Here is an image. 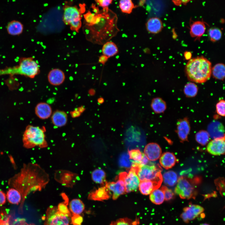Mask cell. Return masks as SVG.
<instances>
[{"label":"cell","instance_id":"cell-1","mask_svg":"<svg viewBox=\"0 0 225 225\" xmlns=\"http://www.w3.org/2000/svg\"><path fill=\"white\" fill-rule=\"evenodd\" d=\"M92 8L93 13L88 11L84 15L85 34L88 40L92 42L103 45L119 31L118 17L108 7L99 10L93 5Z\"/></svg>","mask_w":225,"mask_h":225},{"label":"cell","instance_id":"cell-2","mask_svg":"<svg viewBox=\"0 0 225 225\" xmlns=\"http://www.w3.org/2000/svg\"><path fill=\"white\" fill-rule=\"evenodd\" d=\"M49 181V175L44 170L37 164L31 163L25 165L9 183L19 191L24 200L30 192L44 188Z\"/></svg>","mask_w":225,"mask_h":225},{"label":"cell","instance_id":"cell-3","mask_svg":"<svg viewBox=\"0 0 225 225\" xmlns=\"http://www.w3.org/2000/svg\"><path fill=\"white\" fill-rule=\"evenodd\" d=\"M188 78L191 81L203 83L208 80L212 74L211 63L206 58L199 57L190 59L185 67Z\"/></svg>","mask_w":225,"mask_h":225},{"label":"cell","instance_id":"cell-4","mask_svg":"<svg viewBox=\"0 0 225 225\" xmlns=\"http://www.w3.org/2000/svg\"><path fill=\"white\" fill-rule=\"evenodd\" d=\"M44 127L28 125L26 128L22 135L23 147L27 149L38 147L45 148L48 146Z\"/></svg>","mask_w":225,"mask_h":225},{"label":"cell","instance_id":"cell-5","mask_svg":"<svg viewBox=\"0 0 225 225\" xmlns=\"http://www.w3.org/2000/svg\"><path fill=\"white\" fill-rule=\"evenodd\" d=\"M136 172L140 181H151L161 184L162 169L159 165L153 163L143 165L139 168L131 167Z\"/></svg>","mask_w":225,"mask_h":225},{"label":"cell","instance_id":"cell-6","mask_svg":"<svg viewBox=\"0 0 225 225\" xmlns=\"http://www.w3.org/2000/svg\"><path fill=\"white\" fill-rule=\"evenodd\" d=\"M62 20L70 29L78 32L82 26L81 10L76 6L65 5L63 7Z\"/></svg>","mask_w":225,"mask_h":225},{"label":"cell","instance_id":"cell-7","mask_svg":"<svg viewBox=\"0 0 225 225\" xmlns=\"http://www.w3.org/2000/svg\"><path fill=\"white\" fill-rule=\"evenodd\" d=\"M18 63L16 68L18 72L21 75L33 78L40 72L38 65L32 57H22Z\"/></svg>","mask_w":225,"mask_h":225},{"label":"cell","instance_id":"cell-8","mask_svg":"<svg viewBox=\"0 0 225 225\" xmlns=\"http://www.w3.org/2000/svg\"><path fill=\"white\" fill-rule=\"evenodd\" d=\"M192 180L184 176L179 177L175 189V192L182 199H189L194 198L196 192Z\"/></svg>","mask_w":225,"mask_h":225},{"label":"cell","instance_id":"cell-9","mask_svg":"<svg viewBox=\"0 0 225 225\" xmlns=\"http://www.w3.org/2000/svg\"><path fill=\"white\" fill-rule=\"evenodd\" d=\"M70 217L58 210L57 207L50 206L46 212L45 225H69Z\"/></svg>","mask_w":225,"mask_h":225},{"label":"cell","instance_id":"cell-10","mask_svg":"<svg viewBox=\"0 0 225 225\" xmlns=\"http://www.w3.org/2000/svg\"><path fill=\"white\" fill-rule=\"evenodd\" d=\"M118 178L123 181L125 192L127 193L137 190L140 183V180L137 174L131 168L128 173L126 172L120 173Z\"/></svg>","mask_w":225,"mask_h":225},{"label":"cell","instance_id":"cell-11","mask_svg":"<svg viewBox=\"0 0 225 225\" xmlns=\"http://www.w3.org/2000/svg\"><path fill=\"white\" fill-rule=\"evenodd\" d=\"M78 178V176L76 173L66 170H58L55 171L54 174L55 180L67 188L73 187Z\"/></svg>","mask_w":225,"mask_h":225},{"label":"cell","instance_id":"cell-12","mask_svg":"<svg viewBox=\"0 0 225 225\" xmlns=\"http://www.w3.org/2000/svg\"><path fill=\"white\" fill-rule=\"evenodd\" d=\"M225 137L213 139L208 144L207 151L213 155H220L225 153Z\"/></svg>","mask_w":225,"mask_h":225},{"label":"cell","instance_id":"cell-13","mask_svg":"<svg viewBox=\"0 0 225 225\" xmlns=\"http://www.w3.org/2000/svg\"><path fill=\"white\" fill-rule=\"evenodd\" d=\"M176 132L182 142L187 141L190 131V125L188 118H184L178 120L177 123Z\"/></svg>","mask_w":225,"mask_h":225},{"label":"cell","instance_id":"cell-14","mask_svg":"<svg viewBox=\"0 0 225 225\" xmlns=\"http://www.w3.org/2000/svg\"><path fill=\"white\" fill-rule=\"evenodd\" d=\"M104 186L112 192V198L114 200L117 199L120 195L125 193L124 183L121 179H119L116 182H106Z\"/></svg>","mask_w":225,"mask_h":225},{"label":"cell","instance_id":"cell-15","mask_svg":"<svg viewBox=\"0 0 225 225\" xmlns=\"http://www.w3.org/2000/svg\"><path fill=\"white\" fill-rule=\"evenodd\" d=\"M144 154L148 159L152 161L158 160L161 156V148L160 146L155 142L149 143L145 147Z\"/></svg>","mask_w":225,"mask_h":225},{"label":"cell","instance_id":"cell-16","mask_svg":"<svg viewBox=\"0 0 225 225\" xmlns=\"http://www.w3.org/2000/svg\"><path fill=\"white\" fill-rule=\"evenodd\" d=\"M111 195L110 191L105 186H103L91 192L88 198L90 200L103 201L108 199Z\"/></svg>","mask_w":225,"mask_h":225},{"label":"cell","instance_id":"cell-17","mask_svg":"<svg viewBox=\"0 0 225 225\" xmlns=\"http://www.w3.org/2000/svg\"><path fill=\"white\" fill-rule=\"evenodd\" d=\"M207 131L210 137L213 139L225 137L224 127L218 121H214L210 123L208 126Z\"/></svg>","mask_w":225,"mask_h":225},{"label":"cell","instance_id":"cell-18","mask_svg":"<svg viewBox=\"0 0 225 225\" xmlns=\"http://www.w3.org/2000/svg\"><path fill=\"white\" fill-rule=\"evenodd\" d=\"M35 112L38 118L43 120L49 118L52 113L51 106L45 102L38 103L35 106Z\"/></svg>","mask_w":225,"mask_h":225},{"label":"cell","instance_id":"cell-19","mask_svg":"<svg viewBox=\"0 0 225 225\" xmlns=\"http://www.w3.org/2000/svg\"><path fill=\"white\" fill-rule=\"evenodd\" d=\"M48 79L51 85L57 86L61 85L65 79V75L62 70L58 68H55L49 72Z\"/></svg>","mask_w":225,"mask_h":225},{"label":"cell","instance_id":"cell-20","mask_svg":"<svg viewBox=\"0 0 225 225\" xmlns=\"http://www.w3.org/2000/svg\"><path fill=\"white\" fill-rule=\"evenodd\" d=\"M52 124L55 127H61L65 126L68 122V115L65 111L57 110L51 116Z\"/></svg>","mask_w":225,"mask_h":225},{"label":"cell","instance_id":"cell-21","mask_svg":"<svg viewBox=\"0 0 225 225\" xmlns=\"http://www.w3.org/2000/svg\"><path fill=\"white\" fill-rule=\"evenodd\" d=\"M205 30L206 25L203 22L201 21H195L190 25V35L196 39H199L204 33Z\"/></svg>","mask_w":225,"mask_h":225},{"label":"cell","instance_id":"cell-22","mask_svg":"<svg viewBox=\"0 0 225 225\" xmlns=\"http://www.w3.org/2000/svg\"><path fill=\"white\" fill-rule=\"evenodd\" d=\"M183 211L186 213L189 221H191L194 220L202 213L204 209L200 205L190 203L188 207L183 208Z\"/></svg>","mask_w":225,"mask_h":225},{"label":"cell","instance_id":"cell-23","mask_svg":"<svg viewBox=\"0 0 225 225\" xmlns=\"http://www.w3.org/2000/svg\"><path fill=\"white\" fill-rule=\"evenodd\" d=\"M146 26L147 31L153 34L159 32L163 27L161 20L157 17L150 18L147 22Z\"/></svg>","mask_w":225,"mask_h":225},{"label":"cell","instance_id":"cell-24","mask_svg":"<svg viewBox=\"0 0 225 225\" xmlns=\"http://www.w3.org/2000/svg\"><path fill=\"white\" fill-rule=\"evenodd\" d=\"M177 161V159L173 153L167 152L163 153L161 156L159 162L162 167L166 169H168L175 165Z\"/></svg>","mask_w":225,"mask_h":225},{"label":"cell","instance_id":"cell-25","mask_svg":"<svg viewBox=\"0 0 225 225\" xmlns=\"http://www.w3.org/2000/svg\"><path fill=\"white\" fill-rule=\"evenodd\" d=\"M161 184L151 181H141L139 185L140 192L143 195L150 194L154 190L160 187Z\"/></svg>","mask_w":225,"mask_h":225},{"label":"cell","instance_id":"cell-26","mask_svg":"<svg viewBox=\"0 0 225 225\" xmlns=\"http://www.w3.org/2000/svg\"><path fill=\"white\" fill-rule=\"evenodd\" d=\"M24 27L20 21L12 20L9 22L7 25V30L8 34L12 36H17L22 32Z\"/></svg>","mask_w":225,"mask_h":225},{"label":"cell","instance_id":"cell-27","mask_svg":"<svg viewBox=\"0 0 225 225\" xmlns=\"http://www.w3.org/2000/svg\"><path fill=\"white\" fill-rule=\"evenodd\" d=\"M151 107L154 113L160 114L164 112L167 108L166 102L161 98L157 97L152 100Z\"/></svg>","mask_w":225,"mask_h":225},{"label":"cell","instance_id":"cell-28","mask_svg":"<svg viewBox=\"0 0 225 225\" xmlns=\"http://www.w3.org/2000/svg\"><path fill=\"white\" fill-rule=\"evenodd\" d=\"M84 209V204L80 199H74L69 202V209L72 214L80 215Z\"/></svg>","mask_w":225,"mask_h":225},{"label":"cell","instance_id":"cell-29","mask_svg":"<svg viewBox=\"0 0 225 225\" xmlns=\"http://www.w3.org/2000/svg\"><path fill=\"white\" fill-rule=\"evenodd\" d=\"M103 45L102 48V54L108 58L114 56L118 52L117 46L112 42L108 41Z\"/></svg>","mask_w":225,"mask_h":225},{"label":"cell","instance_id":"cell-30","mask_svg":"<svg viewBox=\"0 0 225 225\" xmlns=\"http://www.w3.org/2000/svg\"><path fill=\"white\" fill-rule=\"evenodd\" d=\"M6 196L8 201L12 204H18L22 199V196L20 192L13 188H10L8 189Z\"/></svg>","mask_w":225,"mask_h":225},{"label":"cell","instance_id":"cell-31","mask_svg":"<svg viewBox=\"0 0 225 225\" xmlns=\"http://www.w3.org/2000/svg\"><path fill=\"white\" fill-rule=\"evenodd\" d=\"M162 177L164 183L168 186H173L177 182V175L172 171H168L165 172Z\"/></svg>","mask_w":225,"mask_h":225},{"label":"cell","instance_id":"cell-32","mask_svg":"<svg viewBox=\"0 0 225 225\" xmlns=\"http://www.w3.org/2000/svg\"><path fill=\"white\" fill-rule=\"evenodd\" d=\"M106 176L104 171L100 169H95L91 173V177L93 181L103 186L104 185L106 182Z\"/></svg>","mask_w":225,"mask_h":225},{"label":"cell","instance_id":"cell-33","mask_svg":"<svg viewBox=\"0 0 225 225\" xmlns=\"http://www.w3.org/2000/svg\"><path fill=\"white\" fill-rule=\"evenodd\" d=\"M61 195L64 199V201L58 204L57 207L58 210L61 213L70 217L71 216V212L68 207L69 203L68 198L65 193H62Z\"/></svg>","mask_w":225,"mask_h":225},{"label":"cell","instance_id":"cell-34","mask_svg":"<svg viewBox=\"0 0 225 225\" xmlns=\"http://www.w3.org/2000/svg\"><path fill=\"white\" fill-rule=\"evenodd\" d=\"M212 73L215 78L223 80L225 76V67L222 63H218L214 65L212 68Z\"/></svg>","mask_w":225,"mask_h":225},{"label":"cell","instance_id":"cell-35","mask_svg":"<svg viewBox=\"0 0 225 225\" xmlns=\"http://www.w3.org/2000/svg\"><path fill=\"white\" fill-rule=\"evenodd\" d=\"M149 199L153 203L156 205L161 204L165 200L164 193L161 189H156L150 194Z\"/></svg>","mask_w":225,"mask_h":225},{"label":"cell","instance_id":"cell-36","mask_svg":"<svg viewBox=\"0 0 225 225\" xmlns=\"http://www.w3.org/2000/svg\"><path fill=\"white\" fill-rule=\"evenodd\" d=\"M198 88L194 83L189 82L184 86L183 92L185 96L188 98L194 97L197 95Z\"/></svg>","mask_w":225,"mask_h":225},{"label":"cell","instance_id":"cell-37","mask_svg":"<svg viewBox=\"0 0 225 225\" xmlns=\"http://www.w3.org/2000/svg\"><path fill=\"white\" fill-rule=\"evenodd\" d=\"M119 6L122 12L127 14L131 13L135 8L132 0H120Z\"/></svg>","mask_w":225,"mask_h":225},{"label":"cell","instance_id":"cell-38","mask_svg":"<svg viewBox=\"0 0 225 225\" xmlns=\"http://www.w3.org/2000/svg\"><path fill=\"white\" fill-rule=\"evenodd\" d=\"M195 137L196 140L198 143L202 146H204L208 143L210 137L207 131L201 130L196 133Z\"/></svg>","mask_w":225,"mask_h":225},{"label":"cell","instance_id":"cell-39","mask_svg":"<svg viewBox=\"0 0 225 225\" xmlns=\"http://www.w3.org/2000/svg\"><path fill=\"white\" fill-rule=\"evenodd\" d=\"M118 163L120 166L122 168H131L132 162L130 160L128 154L124 152L121 154L119 158Z\"/></svg>","mask_w":225,"mask_h":225},{"label":"cell","instance_id":"cell-40","mask_svg":"<svg viewBox=\"0 0 225 225\" xmlns=\"http://www.w3.org/2000/svg\"><path fill=\"white\" fill-rule=\"evenodd\" d=\"M208 34L210 40L212 42H215L221 39L222 32L218 28H212L209 30Z\"/></svg>","mask_w":225,"mask_h":225},{"label":"cell","instance_id":"cell-41","mask_svg":"<svg viewBox=\"0 0 225 225\" xmlns=\"http://www.w3.org/2000/svg\"><path fill=\"white\" fill-rule=\"evenodd\" d=\"M128 154L130 159L141 162L142 158V153L139 149H137L128 150Z\"/></svg>","mask_w":225,"mask_h":225},{"label":"cell","instance_id":"cell-42","mask_svg":"<svg viewBox=\"0 0 225 225\" xmlns=\"http://www.w3.org/2000/svg\"><path fill=\"white\" fill-rule=\"evenodd\" d=\"M225 102L223 99L220 100L216 105V110L217 114L222 116H225Z\"/></svg>","mask_w":225,"mask_h":225},{"label":"cell","instance_id":"cell-43","mask_svg":"<svg viewBox=\"0 0 225 225\" xmlns=\"http://www.w3.org/2000/svg\"><path fill=\"white\" fill-rule=\"evenodd\" d=\"M163 192L164 196V199L169 201L173 198L174 194L172 191L168 188L166 186H163L160 188Z\"/></svg>","mask_w":225,"mask_h":225},{"label":"cell","instance_id":"cell-44","mask_svg":"<svg viewBox=\"0 0 225 225\" xmlns=\"http://www.w3.org/2000/svg\"><path fill=\"white\" fill-rule=\"evenodd\" d=\"M71 222L73 225H81L83 219L79 215L72 214L71 216Z\"/></svg>","mask_w":225,"mask_h":225},{"label":"cell","instance_id":"cell-45","mask_svg":"<svg viewBox=\"0 0 225 225\" xmlns=\"http://www.w3.org/2000/svg\"><path fill=\"white\" fill-rule=\"evenodd\" d=\"M98 4L103 8L108 7L112 2L113 0H95Z\"/></svg>","mask_w":225,"mask_h":225},{"label":"cell","instance_id":"cell-46","mask_svg":"<svg viewBox=\"0 0 225 225\" xmlns=\"http://www.w3.org/2000/svg\"><path fill=\"white\" fill-rule=\"evenodd\" d=\"M215 183H216L217 188L219 189L220 191L222 192H223V187H224V185H223L224 184V180H222V178H218L217 180H215ZM224 188V187H223Z\"/></svg>","mask_w":225,"mask_h":225},{"label":"cell","instance_id":"cell-47","mask_svg":"<svg viewBox=\"0 0 225 225\" xmlns=\"http://www.w3.org/2000/svg\"><path fill=\"white\" fill-rule=\"evenodd\" d=\"M193 0H172L174 4L177 6L185 5L189 2Z\"/></svg>","mask_w":225,"mask_h":225},{"label":"cell","instance_id":"cell-48","mask_svg":"<svg viewBox=\"0 0 225 225\" xmlns=\"http://www.w3.org/2000/svg\"><path fill=\"white\" fill-rule=\"evenodd\" d=\"M6 201V195L2 191L0 190V206L4 204Z\"/></svg>","mask_w":225,"mask_h":225},{"label":"cell","instance_id":"cell-49","mask_svg":"<svg viewBox=\"0 0 225 225\" xmlns=\"http://www.w3.org/2000/svg\"><path fill=\"white\" fill-rule=\"evenodd\" d=\"M111 225H130L128 223L123 219L118 221Z\"/></svg>","mask_w":225,"mask_h":225},{"label":"cell","instance_id":"cell-50","mask_svg":"<svg viewBox=\"0 0 225 225\" xmlns=\"http://www.w3.org/2000/svg\"><path fill=\"white\" fill-rule=\"evenodd\" d=\"M108 58L107 56L103 55L99 57L98 62L103 65H104L108 61Z\"/></svg>","mask_w":225,"mask_h":225},{"label":"cell","instance_id":"cell-51","mask_svg":"<svg viewBox=\"0 0 225 225\" xmlns=\"http://www.w3.org/2000/svg\"><path fill=\"white\" fill-rule=\"evenodd\" d=\"M148 159L147 158L146 155L143 153H142V158L141 161V163L142 165L147 164L149 163Z\"/></svg>","mask_w":225,"mask_h":225},{"label":"cell","instance_id":"cell-52","mask_svg":"<svg viewBox=\"0 0 225 225\" xmlns=\"http://www.w3.org/2000/svg\"><path fill=\"white\" fill-rule=\"evenodd\" d=\"M180 217L182 219L183 221L185 223H188L189 222V221L186 215V213L184 212H183L180 215Z\"/></svg>","mask_w":225,"mask_h":225},{"label":"cell","instance_id":"cell-53","mask_svg":"<svg viewBox=\"0 0 225 225\" xmlns=\"http://www.w3.org/2000/svg\"><path fill=\"white\" fill-rule=\"evenodd\" d=\"M192 54L190 52L187 51L184 53V56L185 59L187 60H189L192 57Z\"/></svg>","mask_w":225,"mask_h":225},{"label":"cell","instance_id":"cell-54","mask_svg":"<svg viewBox=\"0 0 225 225\" xmlns=\"http://www.w3.org/2000/svg\"><path fill=\"white\" fill-rule=\"evenodd\" d=\"M0 225H9L8 220H4L0 218Z\"/></svg>","mask_w":225,"mask_h":225},{"label":"cell","instance_id":"cell-55","mask_svg":"<svg viewBox=\"0 0 225 225\" xmlns=\"http://www.w3.org/2000/svg\"><path fill=\"white\" fill-rule=\"evenodd\" d=\"M23 220H21V222L22 223H21V224H18V225H35L34 224H28L26 222H24L23 221Z\"/></svg>","mask_w":225,"mask_h":225},{"label":"cell","instance_id":"cell-56","mask_svg":"<svg viewBox=\"0 0 225 225\" xmlns=\"http://www.w3.org/2000/svg\"><path fill=\"white\" fill-rule=\"evenodd\" d=\"M201 225H210L206 223H205L202 224Z\"/></svg>","mask_w":225,"mask_h":225},{"label":"cell","instance_id":"cell-57","mask_svg":"<svg viewBox=\"0 0 225 225\" xmlns=\"http://www.w3.org/2000/svg\"><path fill=\"white\" fill-rule=\"evenodd\" d=\"M139 214H140V213H139V212H138V213H137V215H139Z\"/></svg>","mask_w":225,"mask_h":225},{"label":"cell","instance_id":"cell-58","mask_svg":"<svg viewBox=\"0 0 225 225\" xmlns=\"http://www.w3.org/2000/svg\"><path fill=\"white\" fill-rule=\"evenodd\" d=\"M150 225H152V223H151L150 224Z\"/></svg>","mask_w":225,"mask_h":225},{"label":"cell","instance_id":"cell-59","mask_svg":"<svg viewBox=\"0 0 225 225\" xmlns=\"http://www.w3.org/2000/svg\"><path fill=\"white\" fill-rule=\"evenodd\" d=\"M144 225V224H143V225Z\"/></svg>","mask_w":225,"mask_h":225}]
</instances>
